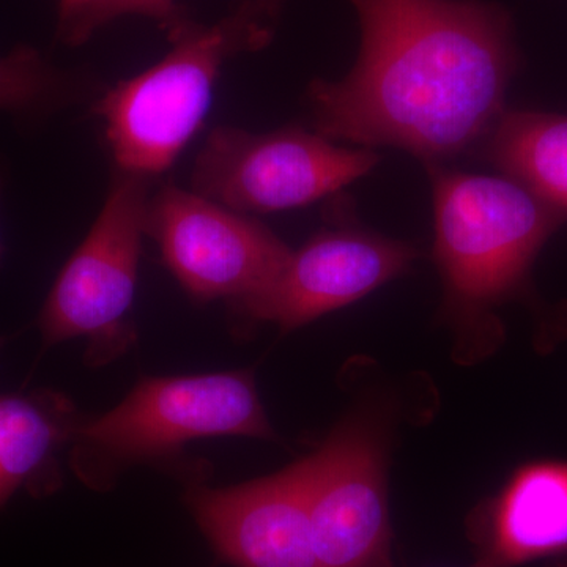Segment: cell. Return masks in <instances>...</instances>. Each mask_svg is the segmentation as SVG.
Listing matches in <instances>:
<instances>
[{
	"label": "cell",
	"mask_w": 567,
	"mask_h": 567,
	"mask_svg": "<svg viewBox=\"0 0 567 567\" xmlns=\"http://www.w3.org/2000/svg\"><path fill=\"white\" fill-rule=\"evenodd\" d=\"M427 167L434 196V260L443 311L464 339L494 342V309L516 297L567 212L506 175Z\"/></svg>",
	"instance_id": "2"
},
{
	"label": "cell",
	"mask_w": 567,
	"mask_h": 567,
	"mask_svg": "<svg viewBox=\"0 0 567 567\" xmlns=\"http://www.w3.org/2000/svg\"><path fill=\"white\" fill-rule=\"evenodd\" d=\"M417 249L358 224L323 227L292 251L281 274L260 292L230 303L246 323L270 322L284 333L357 303L406 274Z\"/></svg>",
	"instance_id": "9"
},
{
	"label": "cell",
	"mask_w": 567,
	"mask_h": 567,
	"mask_svg": "<svg viewBox=\"0 0 567 567\" xmlns=\"http://www.w3.org/2000/svg\"><path fill=\"white\" fill-rule=\"evenodd\" d=\"M151 178L115 169L91 233L71 254L39 316L43 346L91 339V357L111 360L128 346L125 317L136 293L147 235Z\"/></svg>",
	"instance_id": "5"
},
{
	"label": "cell",
	"mask_w": 567,
	"mask_h": 567,
	"mask_svg": "<svg viewBox=\"0 0 567 567\" xmlns=\"http://www.w3.org/2000/svg\"><path fill=\"white\" fill-rule=\"evenodd\" d=\"M473 567H567V461H535L511 473L466 518Z\"/></svg>",
	"instance_id": "11"
},
{
	"label": "cell",
	"mask_w": 567,
	"mask_h": 567,
	"mask_svg": "<svg viewBox=\"0 0 567 567\" xmlns=\"http://www.w3.org/2000/svg\"><path fill=\"white\" fill-rule=\"evenodd\" d=\"M80 420L55 391L0 394V511L21 488L47 496L61 487L59 454Z\"/></svg>",
	"instance_id": "12"
},
{
	"label": "cell",
	"mask_w": 567,
	"mask_h": 567,
	"mask_svg": "<svg viewBox=\"0 0 567 567\" xmlns=\"http://www.w3.org/2000/svg\"><path fill=\"white\" fill-rule=\"evenodd\" d=\"M6 338H0V349H2L3 344H6Z\"/></svg>",
	"instance_id": "19"
},
{
	"label": "cell",
	"mask_w": 567,
	"mask_h": 567,
	"mask_svg": "<svg viewBox=\"0 0 567 567\" xmlns=\"http://www.w3.org/2000/svg\"><path fill=\"white\" fill-rule=\"evenodd\" d=\"M0 193H2V181H0ZM3 259V245L2 240H0V264H2Z\"/></svg>",
	"instance_id": "18"
},
{
	"label": "cell",
	"mask_w": 567,
	"mask_h": 567,
	"mask_svg": "<svg viewBox=\"0 0 567 567\" xmlns=\"http://www.w3.org/2000/svg\"><path fill=\"white\" fill-rule=\"evenodd\" d=\"M251 3L267 20H276L281 13L284 0H251Z\"/></svg>",
	"instance_id": "17"
},
{
	"label": "cell",
	"mask_w": 567,
	"mask_h": 567,
	"mask_svg": "<svg viewBox=\"0 0 567 567\" xmlns=\"http://www.w3.org/2000/svg\"><path fill=\"white\" fill-rule=\"evenodd\" d=\"M82 85L32 47L0 55V111L20 122H40L76 103Z\"/></svg>",
	"instance_id": "14"
},
{
	"label": "cell",
	"mask_w": 567,
	"mask_h": 567,
	"mask_svg": "<svg viewBox=\"0 0 567 567\" xmlns=\"http://www.w3.org/2000/svg\"><path fill=\"white\" fill-rule=\"evenodd\" d=\"M104 0H59V40L66 44L84 43L103 25Z\"/></svg>",
	"instance_id": "16"
},
{
	"label": "cell",
	"mask_w": 567,
	"mask_h": 567,
	"mask_svg": "<svg viewBox=\"0 0 567 567\" xmlns=\"http://www.w3.org/2000/svg\"><path fill=\"white\" fill-rule=\"evenodd\" d=\"M374 148H347L319 133H249L219 126L193 171V192L244 215L306 207L342 192L379 164Z\"/></svg>",
	"instance_id": "6"
},
{
	"label": "cell",
	"mask_w": 567,
	"mask_h": 567,
	"mask_svg": "<svg viewBox=\"0 0 567 567\" xmlns=\"http://www.w3.org/2000/svg\"><path fill=\"white\" fill-rule=\"evenodd\" d=\"M320 567H394L386 451L379 429L349 417L300 458Z\"/></svg>",
	"instance_id": "8"
},
{
	"label": "cell",
	"mask_w": 567,
	"mask_h": 567,
	"mask_svg": "<svg viewBox=\"0 0 567 567\" xmlns=\"http://www.w3.org/2000/svg\"><path fill=\"white\" fill-rule=\"evenodd\" d=\"M122 14H142L151 18L158 22L169 39L189 22L175 0H104L103 24Z\"/></svg>",
	"instance_id": "15"
},
{
	"label": "cell",
	"mask_w": 567,
	"mask_h": 567,
	"mask_svg": "<svg viewBox=\"0 0 567 567\" xmlns=\"http://www.w3.org/2000/svg\"><path fill=\"white\" fill-rule=\"evenodd\" d=\"M147 235L158 244L171 274L199 303H234L260 292L292 256L252 216L177 186H164L152 197Z\"/></svg>",
	"instance_id": "7"
},
{
	"label": "cell",
	"mask_w": 567,
	"mask_h": 567,
	"mask_svg": "<svg viewBox=\"0 0 567 567\" xmlns=\"http://www.w3.org/2000/svg\"><path fill=\"white\" fill-rule=\"evenodd\" d=\"M173 48L144 73L122 81L96 104L115 167L155 177L173 166L199 132L224 63L259 51L274 29L251 2L213 25L189 21Z\"/></svg>",
	"instance_id": "4"
},
{
	"label": "cell",
	"mask_w": 567,
	"mask_h": 567,
	"mask_svg": "<svg viewBox=\"0 0 567 567\" xmlns=\"http://www.w3.org/2000/svg\"><path fill=\"white\" fill-rule=\"evenodd\" d=\"M276 440L249 371L145 377L110 412L81 417L70 466L93 491L114 487L142 464H164L188 443L212 436Z\"/></svg>",
	"instance_id": "3"
},
{
	"label": "cell",
	"mask_w": 567,
	"mask_h": 567,
	"mask_svg": "<svg viewBox=\"0 0 567 567\" xmlns=\"http://www.w3.org/2000/svg\"><path fill=\"white\" fill-rule=\"evenodd\" d=\"M349 2L360 54L341 81L309 85L316 132L425 166L480 151L520 62L509 11L487 0Z\"/></svg>",
	"instance_id": "1"
},
{
	"label": "cell",
	"mask_w": 567,
	"mask_h": 567,
	"mask_svg": "<svg viewBox=\"0 0 567 567\" xmlns=\"http://www.w3.org/2000/svg\"><path fill=\"white\" fill-rule=\"evenodd\" d=\"M480 151L499 173L567 212V115L505 111Z\"/></svg>",
	"instance_id": "13"
},
{
	"label": "cell",
	"mask_w": 567,
	"mask_h": 567,
	"mask_svg": "<svg viewBox=\"0 0 567 567\" xmlns=\"http://www.w3.org/2000/svg\"><path fill=\"white\" fill-rule=\"evenodd\" d=\"M186 506L216 554L235 567H320L300 462L215 488L189 484Z\"/></svg>",
	"instance_id": "10"
}]
</instances>
